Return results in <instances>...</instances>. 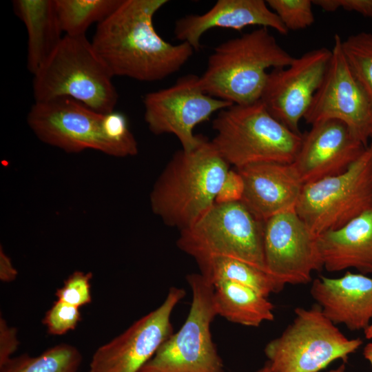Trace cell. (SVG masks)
Here are the masks:
<instances>
[{
  "mask_svg": "<svg viewBox=\"0 0 372 372\" xmlns=\"http://www.w3.org/2000/svg\"><path fill=\"white\" fill-rule=\"evenodd\" d=\"M367 147L341 121H322L302 135L293 164L304 185L343 173Z\"/></svg>",
  "mask_w": 372,
  "mask_h": 372,
  "instance_id": "16",
  "label": "cell"
},
{
  "mask_svg": "<svg viewBox=\"0 0 372 372\" xmlns=\"http://www.w3.org/2000/svg\"><path fill=\"white\" fill-rule=\"evenodd\" d=\"M345 58L372 104V32H361L342 41Z\"/></svg>",
  "mask_w": 372,
  "mask_h": 372,
  "instance_id": "26",
  "label": "cell"
},
{
  "mask_svg": "<svg viewBox=\"0 0 372 372\" xmlns=\"http://www.w3.org/2000/svg\"><path fill=\"white\" fill-rule=\"evenodd\" d=\"M264 223L241 201L215 203L192 225L179 231L176 245L197 264L225 257L266 271Z\"/></svg>",
  "mask_w": 372,
  "mask_h": 372,
  "instance_id": "6",
  "label": "cell"
},
{
  "mask_svg": "<svg viewBox=\"0 0 372 372\" xmlns=\"http://www.w3.org/2000/svg\"><path fill=\"white\" fill-rule=\"evenodd\" d=\"M186 280L192 298L185 321L138 372H225L211 332L217 316L214 287L200 273L188 274Z\"/></svg>",
  "mask_w": 372,
  "mask_h": 372,
  "instance_id": "8",
  "label": "cell"
},
{
  "mask_svg": "<svg viewBox=\"0 0 372 372\" xmlns=\"http://www.w3.org/2000/svg\"><path fill=\"white\" fill-rule=\"evenodd\" d=\"M345 369H346L345 364L344 362L343 364H340L337 368L331 369V370L329 371L328 372H344Z\"/></svg>",
  "mask_w": 372,
  "mask_h": 372,
  "instance_id": "37",
  "label": "cell"
},
{
  "mask_svg": "<svg viewBox=\"0 0 372 372\" xmlns=\"http://www.w3.org/2000/svg\"><path fill=\"white\" fill-rule=\"evenodd\" d=\"M122 0H55L56 10L64 35L83 36L93 23L109 17Z\"/></svg>",
  "mask_w": 372,
  "mask_h": 372,
  "instance_id": "25",
  "label": "cell"
},
{
  "mask_svg": "<svg viewBox=\"0 0 372 372\" xmlns=\"http://www.w3.org/2000/svg\"><path fill=\"white\" fill-rule=\"evenodd\" d=\"M312 3L327 12L343 9L372 17V0H313Z\"/></svg>",
  "mask_w": 372,
  "mask_h": 372,
  "instance_id": "31",
  "label": "cell"
},
{
  "mask_svg": "<svg viewBox=\"0 0 372 372\" xmlns=\"http://www.w3.org/2000/svg\"><path fill=\"white\" fill-rule=\"evenodd\" d=\"M317 245L328 272L372 273V205L342 227L318 236Z\"/></svg>",
  "mask_w": 372,
  "mask_h": 372,
  "instance_id": "20",
  "label": "cell"
},
{
  "mask_svg": "<svg viewBox=\"0 0 372 372\" xmlns=\"http://www.w3.org/2000/svg\"><path fill=\"white\" fill-rule=\"evenodd\" d=\"M294 314L264 349L271 372H319L335 360L346 362L363 343L360 338L346 337L317 304L296 307Z\"/></svg>",
  "mask_w": 372,
  "mask_h": 372,
  "instance_id": "7",
  "label": "cell"
},
{
  "mask_svg": "<svg viewBox=\"0 0 372 372\" xmlns=\"http://www.w3.org/2000/svg\"><path fill=\"white\" fill-rule=\"evenodd\" d=\"M291 56L268 28L260 27L216 46L199 76L202 90L233 105L259 101L269 68L289 65Z\"/></svg>",
  "mask_w": 372,
  "mask_h": 372,
  "instance_id": "3",
  "label": "cell"
},
{
  "mask_svg": "<svg viewBox=\"0 0 372 372\" xmlns=\"http://www.w3.org/2000/svg\"><path fill=\"white\" fill-rule=\"evenodd\" d=\"M12 5L27 30V68L34 74L63 37L55 0H14Z\"/></svg>",
  "mask_w": 372,
  "mask_h": 372,
  "instance_id": "21",
  "label": "cell"
},
{
  "mask_svg": "<svg viewBox=\"0 0 372 372\" xmlns=\"http://www.w3.org/2000/svg\"><path fill=\"white\" fill-rule=\"evenodd\" d=\"M250 25L270 28L282 35L289 32L263 0H218L202 14H189L177 20L174 32L176 39L198 50L202 36L211 28L240 30Z\"/></svg>",
  "mask_w": 372,
  "mask_h": 372,
  "instance_id": "19",
  "label": "cell"
},
{
  "mask_svg": "<svg viewBox=\"0 0 372 372\" xmlns=\"http://www.w3.org/2000/svg\"><path fill=\"white\" fill-rule=\"evenodd\" d=\"M213 287L217 316L249 327L274 320L273 304L254 289L231 281L220 282Z\"/></svg>",
  "mask_w": 372,
  "mask_h": 372,
  "instance_id": "22",
  "label": "cell"
},
{
  "mask_svg": "<svg viewBox=\"0 0 372 372\" xmlns=\"http://www.w3.org/2000/svg\"><path fill=\"white\" fill-rule=\"evenodd\" d=\"M364 337L367 340H372V322L369 326L364 331Z\"/></svg>",
  "mask_w": 372,
  "mask_h": 372,
  "instance_id": "35",
  "label": "cell"
},
{
  "mask_svg": "<svg viewBox=\"0 0 372 372\" xmlns=\"http://www.w3.org/2000/svg\"><path fill=\"white\" fill-rule=\"evenodd\" d=\"M17 270L14 267L10 258L0 247V280L3 282H10L17 278Z\"/></svg>",
  "mask_w": 372,
  "mask_h": 372,
  "instance_id": "33",
  "label": "cell"
},
{
  "mask_svg": "<svg viewBox=\"0 0 372 372\" xmlns=\"http://www.w3.org/2000/svg\"><path fill=\"white\" fill-rule=\"evenodd\" d=\"M363 356L372 366V342L367 343L363 349Z\"/></svg>",
  "mask_w": 372,
  "mask_h": 372,
  "instance_id": "34",
  "label": "cell"
},
{
  "mask_svg": "<svg viewBox=\"0 0 372 372\" xmlns=\"http://www.w3.org/2000/svg\"><path fill=\"white\" fill-rule=\"evenodd\" d=\"M19 341L17 330L8 324L1 315L0 317V366L9 360L17 350Z\"/></svg>",
  "mask_w": 372,
  "mask_h": 372,
  "instance_id": "32",
  "label": "cell"
},
{
  "mask_svg": "<svg viewBox=\"0 0 372 372\" xmlns=\"http://www.w3.org/2000/svg\"><path fill=\"white\" fill-rule=\"evenodd\" d=\"M256 372H271V370L269 364L267 362L262 367L257 370Z\"/></svg>",
  "mask_w": 372,
  "mask_h": 372,
  "instance_id": "36",
  "label": "cell"
},
{
  "mask_svg": "<svg viewBox=\"0 0 372 372\" xmlns=\"http://www.w3.org/2000/svg\"><path fill=\"white\" fill-rule=\"evenodd\" d=\"M186 295L171 287L164 301L94 353L89 372H138L173 333L172 314Z\"/></svg>",
  "mask_w": 372,
  "mask_h": 372,
  "instance_id": "13",
  "label": "cell"
},
{
  "mask_svg": "<svg viewBox=\"0 0 372 372\" xmlns=\"http://www.w3.org/2000/svg\"><path fill=\"white\" fill-rule=\"evenodd\" d=\"M335 34L331 57L304 119L311 125L329 120L340 121L365 147L372 140V104L353 74Z\"/></svg>",
  "mask_w": 372,
  "mask_h": 372,
  "instance_id": "12",
  "label": "cell"
},
{
  "mask_svg": "<svg viewBox=\"0 0 372 372\" xmlns=\"http://www.w3.org/2000/svg\"><path fill=\"white\" fill-rule=\"evenodd\" d=\"M243 190L244 183L240 174L236 169H229L216 196L215 203L240 201Z\"/></svg>",
  "mask_w": 372,
  "mask_h": 372,
  "instance_id": "30",
  "label": "cell"
},
{
  "mask_svg": "<svg viewBox=\"0 0 372 372\" xmlns=\"http://www.w3.org/2000/svg\"><path fill=\"white\" fill-rule=\"evenodd\" d=\"M266 2L288 31L305 29L315 21L312 1L267 0Z\"/></svg>",
  "mask_w": 372,
  "mask_h": 372,
  "instance_id": "27",
  "label": "cell"
},
{
  "mask_svg": "<svg viewBox=\"0 0 372 372\" xmlns=\"http://www.w3.org/2000/svg\"><path fill=\"white\" fill-rule=\"evenodd\" d=\"M197 265L200 273L212 285L223 281L235 282L251 287L267 298L282 291L266 271L236 259L217 257Z\"/></svg>",
  "mask_w": 372,
  "mask_h": 372,
  "instance_id": "23",
  "label": "cell"
},
{
  "mask_svg": "<svg viewBox=\"0 0 372 372\" xmlns=\"http://www.w3.org/2000/svg\"><path fill=\"white\" fill-rule=\"evenodd\" d=\"M81 319L79 308L56 300L46 311L42 323L49 334L62 335L74 330Z\"/></svg>",
  "mask_w": 372,
  "mask_h": 372,
  "instance_id": "29",
  "label": "cell"
},
{
  "mask_svg": "<svg viewBox=\"0 0 372 372\" xmlns=\"http://www.w3.org/2000/svg\"><path fill=\"white\" fill-rule=\"evenodd\" d=\"M83 357L74 346L61 343L37 356L27 353L12 357L0 372H81Z\"/></svg>",
  "mask_w": 372,
  "mask_h": 372,
  "instance_id": "24",
  "label": "cell"
},
{
  "mask_svg": "<svg viewBox=\"0 0 372 372\" xmlns=\"http://www.w3.org/2000/svg\"><path fill=\"white\" fill-rule=\"evenodd\" d=\"M106 115L76 100L61 97L35 101L27 122L42 142L68 153L94 149L114 157L131 156L110 138Z\"/></svg>",
  "mask_w": 372,
  "mask_h": 372,
  "instance_id": "10",
  "label": "cell"
},
{
  "mask_svg": "<svg viewBox=\"0 0 372 372\" xmlns=\"http://www.w3.org/2000/svg\"><path fill=\"white\" fill-rule=\"evenodd\" d=\"M372 205V146L343 173L304 184L295 210L311 233L336 230Z\"/></svg>",
  "mask_w": 372,
  "mask_h": 372,
  "instance_id": "9",
  "label": "cell"
},
{
  "mask_svg": "<svg viewBox=\"0 0 372 372\" xmlns=\"http://www.w3.org/2000/svg\"><path fill=\"white\" fill-rule=\"evenodd\" d=\"M229 164L211 141L174 153L149 196L153 213L179 231L192 225L214 204Z\"/></svg>",
  "mask_w": 372,
  "mask_h": 372,
  "instance_id": "2",
  "label": "cell"
},
{
  "mask_svg": "<svg viewBox=\"0 0 372 372\" xmlns=\"http://www.w3.org/2000/svg\"><path fill=\"white\" fill-rule=\"evenodd\" d=\"M370 145H371V146H372V140H371V144H370Z\"/></svg>",
  "mask_w": 372,
  "mask_h": 372,
  "instance_id": "38",
  "label": "cell"
},
{
  "mask_svg": "<svg viewBox=\"0 0 372 372\" xmlns=\"http://www.w3.org/2000/svg\"><path fill=\"white\" fill-rule=\"evenodd\" d=\"M266 271L281 290L286 285H305L312 273L323 269L316 237L302 220L291 210L264 223Z\"/></svg>",
  "mask_w": 372,
  "mask_h": 372,
  "instance_id": "14",
  "label": "cell"
},
{
  "mask_svg": "<svg viewBox=\"0 0 372 372\" xmlns=\"http://www.w3.org/2000/svg\"><path fill=\"white\" fill-rule=\"evenodd\" d=\"M92 272L75 271L56 289L55 296L58 300L80 308L92 301L91 291Z\"/></svg>",
  "mask_w": 372,
  "mask_h": 372,
  "instance_id": "28",
  "label": "cell"
},
{
  "mask_svg": "<svg viewBox=\"0 0 372 372\" xmlns=\"http://www.w3.org/2000/svg\"><path fill=\"white\" fill-rule=\"evenodd\" d=\"M331 57V50L320 48L269 72L260 100L276 119L296 134H302L300 121L322 82Z\"/></svg>",
  "mask_w": 372,
  "mask_h": 372,
  "instance_id": "15",
  "label": "cell"
},
{
  "mask_svg": "<svg viewBox=\"0 0 372 372\" xmlns=\"http://www.w3.org/2000/svg\"><path fill=\"white\" fill-rule=\"evenodd\" d=\"M33 76L35 101L71 98L102 114L118 102L114 76L85 35H63Z\"/></svg>",
  "mask_w": 372,
  "mask_h": 372,
  "instance_id": "4",
  "label": "cell"
},
{
  "mask_svg": "<svg viewBox=\"0 0 372 372\" xmlns=\"http://www.w3.org/2000/svg\"><path fill=\"white\" fill-rule=\"evenodd\" d=\"M167 0H122L97 24L92 43L113 76L139 81L163 80L179 71L194 51L172 44L156 31L153 19Z\"/></svg>",
  "mask_w": 372,
  "mask_h": 372,
  "instance_id": "1",
  "label": "cell"
},
{
  "mask_svg": "<svg viewBox=\"0 0 372 372\" xmlns=\"http://www.w3.org/2000/svg\"><path fill=\"white\" fill-rule=\"evenodd\" d=\"M310 293L336 325L364 331L372 322V278L368 275L347 271L339 278L321 276L312 281Z\"/></svg>",
  "mask_w": 372,
  "mask_h": 372,
  "instance_id": "18",
  "label": "cell"
},
{
  "mask_svg": "<svg viewBox=\"0 0 372 372\" xmlns=\"http://www.w3.org/2000/svg\"><path fill=\"white\" fill-rule=\"evenodd\" d=\"M143 105L149 130L156 135L176 136L182 149L189 151L205 138L194 134V127L233 104L205 93L199 76L190 74L167 88L146 94Z\"/></svg>",
  "mask_w": 372,
  "mask_h": 372,
  "instance_id": "11",
  "label": "cell"
},
{
  "mask_svg": "<svg viewBox=\"0 0 372 372\" xmlns=\"http://www.w3.org/2000/svg\"><path fill=\"white\" fill-rule=\"evenodd\" d=\"M212 128L215 136L211 141L236 169L262 162L293 163L302 142V134L276 119L260 100L222 110Z\"/></svg>",
  "mask_w": 372,
  "mask_h": 372,
  "instance_id": "5",
  "label": "cell"
},
{
  "mask_svg": "<svg viewBox=\"0 0 372 372\" xmlns=\"http://www.w3.org/2000/svg\"><path fill=\"white\" fill-rule=\"evenodd\" d=\"M236 169L244 183L240 201L258 219L295 210L304 183L293 163L262 162Z\"/></svg>",
  "mask_w": 372,
  "mask_h": 372,
  "instance_id": "17",
  "label": "cell"
}]
</instances>
